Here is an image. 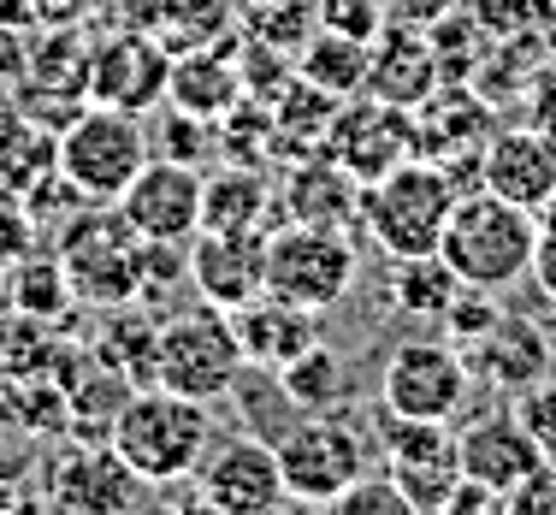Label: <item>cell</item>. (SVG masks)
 Wrapping results in <instances>:
<instances>
[{
    "instance_id": "1f68e13d",
    "label": "cell",
    "mask_w": 556,
    "mask_h": 515,
    "mask_svg": "<svg viewBox=\"0 0 556 515\" xmlns=\"http://www.w3.org/2000/svg\"><path fill=\"white\" fill-rule=\"evenodd\" d=\"M332 510H343V515H415V510H408V498H403V486H396L386 468H379V474L367 468Z\"/></svg>"
},
{
    "instance_id": "ac0fdd59",
    "label": "cell",
    "mask_w": 556,
    "mask_h": 515,
    "mask_svg": "<svg viewBox=\"0 0 556 515\" xmlns=\"http://www.w3.org/2000/svg\"><path fill=\"white\" fill-rule=\"evenodd\" d=\"M480 190H492L503 202L539 214L556 190V149L527 125V118L497 125L492 137H485V154H480Z\"/></svg>"
},
{
    "instance_id": "484cf974",
    "label": "cell",
    "mask_w": 556,
    "mask_h": 515,
    "mask_svg": "<svg viewBox=\"0 0 556 515\" xmlns=\"http://www.w3.org/2000/svg\"><path fill=\"white\" fill-rule=\"evenodd\" d=\"M60 338L54 321H36L24 309H0V386L12 379H60Z\"/></svg>"
},
{
    "instance_id": "ab89813d",
    "label": "cell",
    "mask_w": 556,
    "mask_h": 515,
    "mask_svg": "<svg viewBox=\"0 0 556 515\" xmlns=\"http://www.w3.org/2000/svg\"><path fill=\"white\" fill-rule=\"evenodd\" d=\"M0 309H7V273H0Z\"/></svg>"
},
{
    "instance_id": "44dd1931",
    "label": "cell",
    "mask_w": 556,
    "mask_h": 515,
    "mask_svg": "<svg viewBox=\"0 0 556 515\" xmlns=\"http://www.w3.org/2000/svg\"><path fill=\"white\" fill-rule=\"evenodd\" d=\"M231 326H237V343H243V362L273 367V374L285 362H296L308 343H320V314L273 297V290H261L255 302L231 309Z\"/></svg>"
},
{
    "instance_id": "d6a6232c",
    "label": "cell",
    "mask_w": 556,
    "mask_h": 515,
    "mask_svg": "<svg viewBox=\"0 0 556 515\" xmlns=\"http://www.w3.org/2000/svg\"><path fill=\"white\" fill-rule=\"evenodd\" d=\"M515 415H521L527 432L545 444V456H556V374H545L539 386H527L521 398H515Z\"/></svg>"
},
{
    "instance_id": "ffe728a7",
    "label": "cell",
    "mask_w": 556,
    "mask_h": 515,
    "mask_svg": "<svg viewBox=\"0 0 556 515\" xmlns=\"http://www.w3.org/2000/svg\"><path fill=\"white\" fill-rule=\"evenodd\" d=\"M439 84H444V72H439V54H432V36L420 24L386 18V30L367 42V96L396 101V108L415 113Z\"/></svg>"
},
{
    "instance_id": "e0dca14e",
    "label": "cell",
    "mask_w": 556,
    "mask_h": 515,
    "mask_svg": "<svg viewBox=\"0 0 556 515\" xmlns=\"http://www.w3.org/2000/svg\"><path fill=\"white\" fill-rule=\"evenodd\" d=\"M48 498H54L60 510H130L149 498V486L137 480V474L125 468V456L113 451L108 439H77L65 456H54V468H48Z\"/></svg>"
},
{
    "instance_id": "f1b7e54d",
    "label": "cell",
    "mask_w": 556,
    "mask_h": 515,
    "mask_svg": "<svg viewBox=\"0 0 556 515\" xmlns=\"http://www.w3.org/2000/svg\"><path fill=\"white\" fill-rule=\"evenodd\" d=\"M278 379H285L290 403H296L302 415H308V409H338L343 398H350V367H343V355L326 338L308 343L296 362L278 367Z\"/></svg>"
},
{
    "instance_id": "7402d4cb",
    "label": "cell",
    "mask_w": 556,
    "mask_h": 515,
    "mask_svg": "<svg viewBox=\"0 0 556 515\" xmlns=\"http://www.w3.org/2000/svg\"><path fill=\"white\" fill-rule=\"evenodd\" d=\"M243 72H237L231 54H219V48H184V54H172V77H166V108H184L195 118H219L243 101Z\"/></svg>"
},
{
    "instance_id": "603a6c76",
    "label": "cell",
    "mask_w": 556,
    "mask_h": 515,
    "mask_svg": "<svg viewBox=\"0 0 556 515\" xmlns=\"http://www.w3.org/2000/svg\"><path fill=\"white\" fill-rule=\"evenodd\" d=\"M202 226L214 231H249L278 226V184H267V166H237L225 161L202 184Z\"/></svg>"
},
{
    "instance_id": "2e32d148",
    "label": "cell",
    "mask_w": 556,
    "mask_h": 515,
    "mask_svg": "<svg viewBox=\"0 0 556 515\" xmlns=\"http://www.w3.org/2000/svg\"><path fill=\"white\" fill-rule=\"evenodd\" d=\"M462 355H468V367H473V386L503 391V398H521L527 386H539V379L551 374V332L533 326L527 314L503 309L480 338L462 343Z\"/></svg>"
},
{
    "instance_id": "d4e9b609",
    "label": "cell",
    "mask_w": 556,
    "mask_h": 515,
    "mask_svg": "<svg viewBox=\"0 0 556 515\" xmlns=\"http://www.w3.org/2000/svg\"><path fill=\"white\" fill-rule=\"evenodd\" d=\"M296 77H308L314 89H326V96H338V101L362 96L367 89V42L314 24V36L296 48Z\"/></svg>"
},
{
    "instance_id": "f546056e",
    "label": "cell",
    "mask_w": 556,
    "mask_h": 515,
    "mask_svg": "<svg viewBox=\"0 0 556 515\" xmlns=\"http://www.w3.org/2000/svg\"><path fill=\"white\" fill-rule=\"evenodd\" d=\"M503 314V297L497 290H480V285H462L456 297H450V309H444V338H456V343H468V338H480L485 326H492Z\"/></svg>"
},
{
    "instance_id": "8fae6325",
    "label": "cell",
    "mask_w": 556,
    "mask_h": 515,
    "mask_svg": "<svg viewBox=\"0 0 556 515\" xmlns=\"http://www.w3.org/2000/svg\"><path fill=\"white\" fill-rule=\"evenodd\" d=\"M202 184H207L202 166L154 154L113 208L125 214V226L137 231L142 243H190V237L202 231Z\"/></svg>"
},
{
    "instance_id": "4fadbf2b",
    "label": "cell",
    "mask_w": 556,
    "mask_h": 515,
    "mask_svg": "<svg viewBox=\"0 0 556 515\" xmlns=\"http://www.w3.org/2000/svg\"><path fill=\"white\" fill-rule=\"evenodd\" d=\"M456 456H462V474L503 492V510H509V492L545 462V444L527 432L515 403H497V409H480V415H468L456 427Z\"/></svg>"
},
{
    "instance_id": "83f0119b",
    "label": "cell",
    "mask_w": 556,
    "mask_h": 515,
    "mask_svg": "<svg viewBox=\"0 0 556 515\" xmlns=\"http://www.w3.org/2000/svg\"><path fill=\"white\" fill-rule=\"evenodd\" d=\"M456 290H462V279L450 273L444 255H408V261H396V273H391L396 309H403L408 321H427V326L444 321V309H450Z\"/></svg>"
},
{
    "instance_id": "277c9868",
    "label": "cell",
    "mask_w": 556,
    "mask_h": 515,
    "mask_svg": "<svg viewBox=\"0 0 556 515\" xmlns=\"http://www.w3.org/2000/svg\"><path fill=\"white\" fill-rule=\"evenodd\" d=\"M462 184L450 178L439 161L408 154L403 166H391L386 178L362 184V231L386 249L391 261L408 255H439V237L450 226Z\"/></svg>"
},
{
    "instance_id": "6da1fadb",
    "label": "cell",
    "mask_w": 556,
    "mask_h": 515,
    "mask_svg": "<svg viewBox=\"0 0 556 515\" xmlns=\"http://www.w3.org/2000/svg\"><path fill=\"white\" fill-rule=\"evenodd\" d=\"M108 444L125 456V468L137 474L142 486H178L195 474V462L214 444V415L207 403L184 398V391L166 386H137L125 398V409L113 415Z\"/></svg>"
},
{
    "instance_id": "60d3db41",
    "label": "cell",
    "mask_w": 556,
    "mask_h": 515,
    "mask_svg": "<svg viewBox=\"0 0 556 515\" xmlns=\"http://www.w3.org/2000/svg\"><path fill=\"white\" fill-rule=\"evenodd\" d=\"M551 7H556V0H551Z\"/></svg>"
},
{
    "instance_id": "4dcf8cb0",
    "label": "cell",
    "mask_w": 556,
    "mask_h": 515,
    "mask_svg": "<svg viewBox=\"0 0 556 515\" xmlns=\"http://www.w3.org/2000/svg\"><path fill=\"white\" fill-rule=\"evenodd\" d=\"M314 24L355 42H374L386 30V0H314Z\"/></svg>"
},
{
    "instance_id": "74e56055",
    "label": "cell",
    "mask_w": 556,
    "mask_h": 515,
    "mask_svg": "<svg viewBox=\"0 0 556 515\" xmlns=\"http://www.w3.org/2000/svg\"><path fill=\"white\" fill-rule=\"evenodd\" d=\"M527 279L539 285V297L556 309V226H539V249H533V273Z\"/></svg>"
},
{
    "instance_id": "5bb4252c",
    "label": "cell",
    "mask_w": 556,
    "mask_h": 515,
    "mask_svg": "<svg viewBox=\"0 0 556 515\" xmlns=\"http://www.w3.org/2000/svg\"><path fill=\"white\" fill-rule=\"evenodd\" d=\"M190 290L214 309H243L267 290V226L214 231L202 226L190 237Z\"/></svg>"
},
{
    "instance_id": "7a4b0ae2",
    "label": "cell",
    "mask_w": 556,
    "mask_h": 515,
    "mask_svg": "<svg viewBox=\"0 0 556 515\" xmlns=\"http://www.w3.org/2000/svg\"><path fill=\"white\" fill-rule=\"evenodd\" d=\"M533 249H539V214L503 202L492 190H462L439 237V255L450 261V273L462 285L497 290V297L533 273Z\"/></svg>"
},
{
    "instance_id": "52a82bcc",
    "label": "cell",
    "mask_w": 556,
    "mask_h": 515,
    "mask_svg": "<svg viewBox=\"0 0 556 515\" xmlns=\"http://www.w3.org/2000/svg\"><path fill=\"white\" fill-rule=\"evenodd\" d=\"M60 261L77 302L113 309V302L142 297V237L125 226L113 202H84L60 231Z\"/></svg>"
},
{
    "instance_id": "7c38bea8",
    "label": "cell",
    "mask_w": 556,
    "mask_h": 515,
    "mask_svg": "<svg viewBox=\"0 0 556 515\" xmlns=\"http://www.w3.org/2000/svg\"><path fill=\"white\" fill-rule=\"evenodd\" d=\"M326 154L362 184L386 178L391 166H403L408 154H415V113L362 89V96L338 101L332 130H326Z\"/></svg>"
},
{
    "instance_id": "cb8c5ba5",
    "label": "cell",
    "mask_w": 556,
    "mask_h": 515,
    "mask_svg": "<svg viewBox=\"0 0 556 515\" xmlns=\"http://www.w3.org/2000/svg\"><path fill=\"white\" fill-rule=\"evenodd\" d=\"M154 338H161V321H149L137 302H113L96 343H89V355L108 362L113 374H125L130 386H149L154 379Z\"/></svg>"
},
{
    "instance_id": "8d00e7d4",
    "label": "cell",
    "mask_w": 556,
    "mask_h": 515,
    "mask_svg": "<svg viewBox=\"0 0 556 515\" xmlns=\"http://www.w3.org/2000/svg\"><path fill=\"white\" fill-rule=\"evenodd\" d=\"M462 0H386V18L391 24H420V30H432V24L444 18V12H456Z\"/></svg>"
},
{
    "instance_id": "9a60e30c",
    "label": "cell",
    "mask_w": 556,
    "mask_h": 515,
    "mask_svg": "<svg viewBox=\"0 0 556 515\" xmlns=\"http://www.w3.org/2000/svg\"><path fill=\"white\" fill-rule=\"evenodd\" d=\"M166 77H172V48L161 36L125 30L113 42L89 48V101H108L125 113H149L166 101Z\"/></svg>"
},
{
    "instance_id": "f35d334b",
    "label": "cell",
    "mask_w": 556,
    "mask_h": 515,
    "mask_svg": "<svg viewBox=\"0 0 556 515\" xmlns=\"http://www.w3.org/2000/svg\"><path fill=\"white\" fill-rule=\"evenodd\" d=\"M24 125H30V113L18 108V89H0V149H7Z\"/></svg>"
},
{
    "instance_id": "9c48e42d",
    "label": "cell",
    "mask_w": 556,
    "mask_h": 515,
    "mask_svg": "<svg viewBox=\"0 0 556 515\" xmlns=\"http://www.w3.org/2000/svg\"><path fill=\"white\" fill-rule=\"evenodd\" d=\"M473 398V367L456 338H403L379 367V409L415 420H456Z\"/></svg>"
},
{
    "instance_id": "e575fe53",
    "label": "cell",
    "mask_w": 556,
    "mask_h": 515,
    "mask_svg": "<svg viewBox=\"0 0 556 515\" xmlns=\"http://www.w3.org/2000/svg\"><path fill=\"white\" fill-rule=\"evenodd\" d=\"M521 118L556 149V65H539L521 89Z\"/></svg>"
},
{
    "instance_id": "5b68a950",
    "label": "cell",
    "mask_w": 556,
    "mask_h": 515,
    "mask_svg": "<svg viewBox=\"0 0 556 515\" xmlns=\"http://www.w3.org/2000/svg\"><path fill=\"white\" fill-rule=\"evenodd\" d=\"M149 161H154V142L142 113L89 101L84 113H72L60 125V178L84 202H118Z\"/></svg>"
},
{
    "instance_id": "3957f363",
    "label": "cell",
    "mask_w": 556,
    "mask_h": 515,
    "mask_svg": "<svg viewBox=\"0 0 556 515\" xmlns=\"http://www.w3.org/2000/svg\"><path fill=\"white\" fill-rule=\"evenodd\" d=\"M278 451V468H285V486H290V504H326L332 510L379 456V439L374 427H362V415L350 409H308L296 415L285 432L273 439Z\"/></svg>"
},
{
    "instance_id": "30bf717a",
    "label": "cell",
    "mask_w": 556,
    "mask_h": 515,
    "mask_svg": "<svg viewBox=\"0 0 556 515\" xmlns=\"http://www.w3.org/2000/svg\"><path fill=\"white\" fill-rule=\"evenodd\" d=\"M195 504L219 515H267L290 504L285 468H278L273 439L261 432H237V439H214L207 456L195 462Z\"/></svg>"
},
{
    "instance_id": "836d02e7",
    "label": "cell",
    "mask_w": 556,
    "mask_h": 515,
    "mask_svg": "<svg viewBox=\"0 0 556 515\" xmlns=\"http://www.w3.org/2000/svg\"><path fill=\"white\" fill-rule=\"evenodd\" d=\"M36 231H42V226H36L30 202H24V196H18V202H7V196H0V273H7L12 261L30 255V249H36Z\"/></svg>"
},
{
    "instance_id": "d6986e66",
    "label": "cell",
    "mask_w": 556,
    "mask_h": 515,
    "mask_svg": "<svg viewBox=\"0 0 556 515\" xmlns=\"http://www.w3.org/2000/svg\"><path fill=\"white\" fill-rule=\"evenodd\" d=\"M278 219L362 231V178H350L332 154H302V161H285V184H278Z\"/></svg>"
},
{
    "instance_id": "8992f818",
    "label": "cell",
    "mask_w": 556,
    "mask_h": 515,
    "mask_svg": "<svg viewBox=\"0 0 556 515\" xmlns=\"http://www.w3.org/2000/svg\"><path fill=\"white\" fill-rule=\"evenodd\" d=\"M237 374H243V343H237L231 309H172L161 314V338H154V379L149 386L184 391L195 403L231 398Z\"/></svg>"
},
{
    "instance_id": "ba28073f",
    "label": "cell",
    "mask_w": 556,
    "mask_h": 515,
    "mask_svg": "<svg viewBox=\"0 0 556 515\" xmlns=\"http://www.w3.org/2000/svg\"><path fill=\"white\" fill-rule=\"evenodd\" d=\"M362 273V249L343 226H296V219H278L267 231V290L296 309H338L355 290Z\"/></svg>"
},
{
    "instance_id": "4316f807",
    "label": "cell",
    "mask_w": 556,
    "mask_h": 515,
    "mask_svg": "<svg viewBox=\"0 0 556 515\" xmlns=\"http://www.w3.org/2000/svg\"><path fill=\"white\" fill-rule=\"evenodd\" d=\"M7 302H12V309H24V314H36V321H54L60 326V314L77 302L72 279H65L60 249H54V255L30 249L24 261H12V267H7Z\"/></svg>"
},
{
    "instance_id": "d590c367",
    "label": "cell",
    "mask_w": 556,
    "mask_h": 515,
    "mask_svg": "<svg viewBox=\"0 0 556 515\" xmlns=\"http://www.w3.org/2000/svg\"><path fill=\"white\" fill-rule=\"evenodd\" d=\"M509 510L515 515H556V456H545L521 486L509 492Z\"/></svg>"
}]
</instances>
